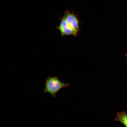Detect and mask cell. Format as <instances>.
<instances>
[{
	"mask_svg": "<svg viewBox=\"0 0 127 127\" xmlns=\"http://www.w3.org/2000/svg\"><path fill=\"white\" fill-rule=\"evenodd\" d=\"M56 28L59 30L62 37L70 35L76 36L80 31L78 18L74 13L67 10Z\"/></svg>",
	"mask_w": 127,
	"mask_h": 127,
	"instance_id": "6da1fadb",
	"label": "cell"
},
{
	"mask_svg": "<svg viewBox=\"0 0 127 127\" xmlns=\"http://www.w3.org/2000/svg\"><path fill=\"white\" fill-rule=\"evenodd\" d=\"M126 56H127V54H126Z\"/></svg>",
	"mask_w": 127,
	"mask_h": 127,
	"instance_id": "277c9868",
	"label": "cell"
},
{
	"mask_svg": "<svg viewBox=\"0 0 127 127\" xmlns=\"http://www.w3.org/2000/svg\"><path fill=\"white\" fill-rule=\"evenodd\" d=\"M115 120L127 127V113L126 112L122 111L117 112Z\"/></svg>",
	"mask_w": 127,
	"mask_h": 127,
	"instance_id": "3957f363",
	"label": "cell"
},
{
	"mask_svg": "<svg viewBox=\"0 0 127 127\" xmlns=\"http://www.w3.org/2000/svg\"><path fill=\"white\" fill-rule=\"evenodd\" d=\"M45 84L44 93H49L53 98L56 97V94L60 90L70 85L69 83L61 82L57 76H49L46 79Z\"/></svg>",
	"mask_w": 127,
	"mask_h": 127,
	"instance_id": "7a4b0ae2",
	"label": "cell"
}]
</instances>
